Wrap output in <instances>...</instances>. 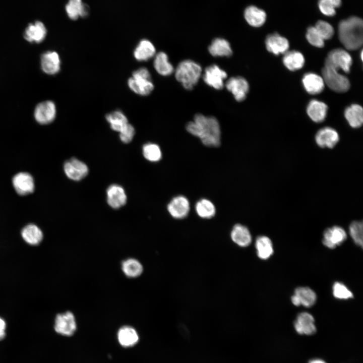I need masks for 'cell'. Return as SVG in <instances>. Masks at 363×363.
<instances>
[{"label":"cell","instance_id":"obj_37","mask_svg":"<svg viewBox=\"0 0 363 363\" xmlns=\"http://www.w3.org/2000/svg\"><path fill=\"white\" fill-rule=\"evenodd\" d=\"M122 270L127 276L136 277L142 273L143 267L138 260L129 259L123 262Z\"/></svg>","mask_w":363,"mask_h":363},{"label":"cell","instance_id":"obj_2","mask_svg":"<svg viewBox=\"0 0 363 363\" xmlns=\"http://www.w3.org/2000/svg\"><path fill=\"white\" fill-rule=\"evenodd\" d=\"M362 20L356 16L341 20L338 24L339 39L347 49L354 50L362 44Z\"/></svg>","mask_w":363,"mask_h":363},{"label":"cell","instance_id":"obj_6","mask_svg":"<svg viewBox=\"0 0 363 363\" xmlns=\"http://www.w3.org/2000/svg\"><path fill=\"white\" fill-rule=\"evenodd\" d=\"M12 182L15 191L20 196L28 195L35 190L34 179L29 172L22 171L17 173L13 176Z\"/></svg>","mask_w":363,"mask_h":363},{"label":"cell","instance_id":"obj_32","mask_svg":"<svg viewBox=\"0 0 363 363\" xmlns=\"http://www.w3.org/2000/svg\"><path fill=\"white\" fill-rule=\"evenodd\" d=\"M119 343L124 347H131L136 344L139 340L136 331L132 327L124 326L118 332Z\"/></svg>","mask_w":363,"mask_h":363},{"label":"cell","instance_id":"obj_1","mask_svg":"<svg viewBox=\"0 0 363 363\" xmlns=\"http://www.w3.org/2000/svg\"><path fill=\"white\" fill-rule=\"evenodd\" d=\"M186 128L189 133L199 138L206 146L216 147L220 144V125L213 116L197 114L193 120L187 124Z\"/></svg>","mask_w":363,"mask_h":363},{"label":"cell","instance_id":"obj_8","mask_svg":"<svg viewBox=\"0 0 363 363\" xmlns=\"http://www.w3.org/2000/svg\"><path fill=\"white\" fill-rule=\"evenodd\" d=\"M76 322L74 315L70 312L57 315L55 319L54 329L63 335L71 336L76 331Z\"/></svg>","mask_w":363,"mask_h":363},{"label":"cell","instance_id":"obj_19","mask_svg":"<svg viewBox=\"0 0 363 363\" xmlns=\"http://www.w3.org/2000/svg\"><path fill=\"white\" fill-rule=\"evenodd\" d=\"M41 66L43 71L48 75H54L60 69V59L55 51H48L41 57Z\"/></svg>","mask_w":363,"mask_h":363},{"label":"cell","instance_id":"obj_39","mask_svg":"<svg viewBox=\"0 0 363 363\" xmlns=\"http://www.w3.org/2000/svg\"><path fill=\"white\" fill-rule=\"evenodd\" d=\"M341 5V0H319L318 7L321 12L326 16L335 15V9Z\"/></svg>","mask_w":363,"mask_h":363},{"label":"cell","instance_id":"obj_34","mask_svg":"<svg viewBox=\"0 0 363 363\" xmlns=\"http://www.w3.org/2000/svg\"><path fill=\"white\" fill-rule=\"evenodd\" d=\"M255 247L257 255L261 259H268L273 253L272 241L266 236H258L256 240Z\"/></svg>","mask_w":363,"mask_h":363},{"label":"cell","instance_id":"obj_45","mask_svg":"<svg viewBox=\"0 0 363 363\" xmlns=\"http://www.w3.org/2000/svg\"><path fill=\"white\" fill-rule=\"evenodd\" d=\"M6 324L4 320L0 317V340L3 339L5 335Z\"/></svg>","mask_w":363,"mask_h":363},{"label":"cell","instance_id":"obj_44","mask_svg":"<svg viewBox=\"0 0 363 363\" xmlns=\"http://www.w3.org/2000/svg\"><path fill=\"white\" fill-rule=\"evenodd\" d=\"M119 138L124 143H129L133 140L135 131L134 127L128 123L119 132Z\"/></svg>","mask_w":363,"mask_h":363},{"label":"cell","instance_id":"obj_22","mask_svg":"<svg viewBox=\"0 0 363 363\" xmlns=\"http://www.w3.org/2000/svg\"><path fill=\"white\" fill-rule=\"evenodd\" d=\"M302 81L305 89L309 94H317L324 89L325 83L322 77L315 73L306 74Z\"/></svg>","mask_w":363,"mask_h":363},{"label":"cell","instance_id":"obj_20","mask_svg":"<svg viewBox=\"0 0 363 363\" xmlns=\"http://www.w3.org/2000/svg\"><path fill=\"white\" fill-rule=\"evenodd\" d=\"M107 202L114 209L124 206L127 202V196L122 187L117 185L110 186L106 191Z\"/></svg>","mask_w":363,"mask_h":363},{"label":"cell","instance_id":"obj_5","mask_svg":"<svg viewBox=\"0 0 363 363\" xmlns=\"http://www.w3.org/2000/svg\"><path fill=\"white\" fill-rule=\"evenodd\" d=\"M352 58L345 50L337 48L330 51L326 57L325 65L329 66L337 71L342 70L349 73L352 65Z\"/></svg>","mask_w":363,"mask_h":363},{"label":"cell","instance_id":"obj_15","mask_svg":"<svg viewBox=\"0 0 363 363\" xmlns=\"http://www.w3.org/2000/svg\"><path fill=\"white\" fill-rule=\"evenodd\" d=\"M317 296L315 292L308 287H298L294 291L291 300L295 306L302 305L305 307H311L316 302Z\"/></svg>","mask_w":363,"mask_h":363},{"label":"cell","instance_id":"obj_38","mask_svg":"<svg viewBox=\"0 0 363 363\" xmlns=\"http://www.w3.org/2000/svg\"><path fill=\"white\" fill-rule=\"evenodd\" d=\"M142 149L144 157L148 161L157 162L161 159L162 153L158 145L151 143H147L143 146Z\"/></svg>","mask_w":363,"mask_h":363},{"label":"cell","instance_id":"obj_30","mask_svg":"<svg viewBox=\"0 0 363 363\" xmlns=\"http://www.w3.org/2000/svg\"><path fill=\"white\" fill-rule=\"evenodd\" d=\"M153 66L156 72L163 76H169L174 71L172 65L168 60L167 55L162 51L155 55Z\"/></svg>","mask_w":363,"mask_h":363},{"label":"cell","instance_id":"obj_43","mask_svg":"<svg viewBox=\"0 0 363 363\" xmlns=\"http://www.w3.org/2000/svg\"><path fill=\"white\" fill-rule=\"evenodd\" d=\"M314 27L324 40L329 39L333 36V27L325 21H318Z\"/></svg>","mask_w":363,"mask_h":363},{"label":"cell","instance_id":"obj_13","mask_svg":"<svg viewBox=\"0 0 363 363\" xmlns=\"http://www.w3.org/2000/svg\"><path fill=\"white\" fill-rule=\"evenodd\" d=\"M295 331L300 335H311L317 330L313 316L307 312L299 314L294 323Z\"/></svg>","mask_w":363,"mask_h":363},{"label":"cell","instance_id":"obj_29","mask_svg":"<svg viewBox=\"0 0 363 363\" xmlns=\"http://www.w3.org/2000/svg\"><path fill=\"white\" fill-rule=\"evenodd\" d=\"M209 53L213 56H230L232 50L230 43L226 40L217 38L214 39L208 47Z\"/></svg>","mask_w":363,"mask_h":363},{"label":"cell","instance_id":"obj_12","mask_svg":"<svg viewBox=\"0 0 363 363\" xmlns=\"http://www.w3.org/2000/svg\"><path fill=\"white\" fill-rule=\"evenodd\" d=\"M347 238L344 229L339 226L327 228L323 233V245L329 249H334L343 243Z\"/></svg>","mask_w":363,"mask_h":363},{"label":"cell","instance_id":"obj_7","mask_svg":"<svg viewBox=\"0 0 363 363\" xmlns=\"http://www.w3.org/2000/svg\"><path fill=\"white\" fill-rule=\"evenodd\" d=\"M227 73L217 65H212L205 68L203 79L209 86L220 90L223 88L224 81L227 78Z\"/></svg>","mask_w":363,"mask_h":363},{"label":"cell","instance_id":"obj_42","mask_svg":"<svg viewBox=\"0 0 363 363\" xmlns=\"http://www.w3.org/2000/svg\"><path fill=\"white\" fill-rule=\"evenodd\" d=\"M333 294L337 298L347 299L353 297L351 291L343 283L336 282L333 285Z\"/></svg>","mask_w":363,"mask_h":363},{"label":"cell","instance_id":"obj_21","mask_svg":"<svg viewBox=\"0 0 363 363\" xmlns=\"http://www.w3.org/2000/svg\"><path fill=\"white\" fill-rule=\"evenodd\" d=\"M46 32L44 25L40 21H36L29 24L25 31L24 37L30 42L40 43L44 39Z\"/></svg>","mask_w":363,"mask_h":363},{"label":"cell","instance_id":"obj_18","mask_svg":"<svg viewBox=\"0 0 363 363\" xmlns=\"http://www.w3.org/2000/svg\"><path fill=\"white\" fill-rule=\"evenodd\" d=\"M268 51L275 55L285 53L289 48V42L286 38L277 33L268 35L265 40Z\"/></svg>","mask_w":363,"mask_h":363},{"label":"cell","instance_id":"obj_40","mask_svg":"<svg viewBox=\"0 0 363 363\" xmlns=\"http://www.w3.org/2000/svg\"><path fill=\"white\" fill-rule=\"evenodd\" d=\"M362 222L354 221L351 223L349 227V234L354 242L358 246L362 247Z\"/></svg>","mask_w":363,"mask_h":363},{"label":"cell","instance_id":"obj_24","mask_svg":"<svg viewBox=\"0 0 363 363\" xmlns=\"http://www.w3.org/2000/svg\"><path fill=\"white\" fill-rule=\"evenodd\" d=\"M232 240L241 247L249 246L252 242V236L249 229L240 224H235L230 233Z\"/></svg>","mask_w":363,"mask_h":363},{"label":"cell","instance_id":"obj_14","mask_svg":"<svg viewBox=\"0 0 363 363\" xmlns=\"http://www.w3.org/2000/svg\"><path fill=\"white\" fill-rule=\"evenodd\" d=\"M129 88L134 93L142 96H146L154 89L151 78L132 76L128 81Z\"/></svg>","mask_w":363,"mask_h":363},{"label":"cell","instance_id":"obj_46","mask_svg":"<svg viewBox=\"0 0 363 363\" xmlns=\"http://www.w3.org/2000/svg\"><path fill=\"white\" fill-rule=\"evenodd\" d=\"M308 363H326L324 360L320 358H315L311 359Z\"/></svg>","mask_w":363,"mask_h":363},{"label":"cell","instance_id":"obj_23","mask_svg":"<svg viewBox=\"0 0 363 363\" xmlns=\"http://www.w3.org/2000/svg\"><path fill=\"white\" fill-rule=\"evenodd\" d=\"M135 58L140 62L147 61L156 54V49L153 44L149 40H141L134 50Z\"/></svg>","mask_w":363,"mask_h":363},{"label":"cell","instance_id":"obj_41","mask_svg":"<svg viewBox=\"0 0 363 363\" xmlns=\"http://www.w3.org/2000/svg\"><path fill=\"white\" fill-rule=\"evenodd\" d=\"M306 38L309 42L314 46L321 48L324 45V40L315 27L310 26L307 29Z\"/></svg>","mask_w":363,"mask_h":363},{"label":"cell","instance_id":"obj_11","mask_svg":"<svg viewBox=\"0 0 363 363\" xmlns=\"http://www.w3.org/2000/svg\"><path fill=\"white\" fill-rule=\"evenodd\" d=\"M55 105L51 101L39 103L34 110V117L41 125H47L52 122L56 116Z\"/></svg>","mask_w":363,"mask_h":363},{"label":"cell","instance_id":"obj_16","mask_svg":"<svg viewBox=\"0 0 363 363\" xmlns=\"http://www.w3.org/2000/svg\"><path fill=\"white\" fill-rule=\"evenodd\" d=\"M167 210L170 215L176 219L186 217L190 211V203L184 196L173 198L167 205Z\"/></svg>","mask_w":363,"mask_h":363},{"label":"cell","instance_id":"obj_25","mask_svg":"<svg viewBox=\"0 0 363 363\" xmlns=\"http://www.w3.org/2000/svg\"><path fill=\"white\" fill-rule=\"evenodd\" d=\"M21 234L24 241L32 246L38 245L43 237L41 229L33 223H29L25 225L22 229Z\"/></svg>","mask_w":363,"mask_h":363},{"label":"cell","instance_id":"obj_4","mask_svg":"<svg viewBox=\"0 0 363 363\" xmlns=\"http://www.w3.org/2000/svg\"><path fill=\"white\" fill-rule=\"evenodd\" d=\"M322 74L324 83L330 89L338 93L345 92L350 88V83L345 76L340 74L338 71L324 65Z\"/></svg>","mask_w":363,"mask_h":363},{"label":"cell","instance_id":"obj_27","mask_svg":"<svg viewBox=\"0 0 363 363\" xmlns=\"http://www.w3.org/2000/svg\"><path fill=\"white\" fill-rule=\"evenodd\" d=\"M327 105L324 102L317 100H311L307 108L309 117L315 122L320 123L324 120L327 112Z\"/></svg>","mask_w":363,"mask_h":363},{"label":"cell","instance_id":"obj_10","mask_svg":"<svg viewBox=\"0 0 363 363\" xmlns=\"http://www.w3.org/2000/svg\"><path fill=\"white\" fill-rule=\"evenodd\" d=\"M225 87L237 101L245 100L249 90L248 81L244 78L240 76L230 78L226 81Z\"/></svg>","mask_w":363,"mask_h":363},{"label":"cell","instance_id":"obj_35","mask_svg":"<svg viewBox=\"0 0 363 363\" xmlns=\"http://www.w3.org/2000/svg\"><path fill=\"white\" fill-rule=\"evenodd\" d=\"M105 118L110 128L118 132L129 123L127 116L120 110H115L107 114Z\"/></svg>","mask_w":363,"mask_h":363},{"label":"cell","instance_id":"obj_31","mask_svg":"<svg viewBox=\"0 0 363 363\" xmlns=\"http://www.w3.org/2000/svg\"><path fill=\"white\" fill-rule=\"evenodd\" d=\"M344 115L349 125L354 128L360 127L363 123L362 107L358 104H352L347 107Z\"/></svg>","mask_w":363,"mask_h":363},{"label":"cell","instance_id":"obj_17","mask_svg":"<svg viewBox=\"0 0 363 363\" xmlns=\"http://www.w3.org/2000/svg\"><path fill=\"white\" fill-rule=\"evenodd\" d=\"M339 140L338 133L330 127H325L320 129L315 136L316 143L322 148H332L338 142Z\"/></svg>","mask_w":363,"mask_h":363},{"label":"cell","instance_id":"obj_28","mask_svg":"<svg viewBox=\"0 0 363 363\" xmlns=\"http://www.w3.org/2000/svg\"><path fill=\"white\" fill-rule=\"evenodd\" d=\"M66 11L68 17L73 20L79 17H85L88 15V7L82 0H69L66 6Z\"/></svg>","mask_w":363,"mask_h":363},{"label":"cell","instance_id":"obj_3","mask_svg":"<svg viewBox=\"0 0 363 363\" xmlns=\"http://www.w3.org/2000/svg\"><path fill=\"white\" fill-rule=\"evenodd\" d=\"M202 72L199 64L186 59L177 65L175 70V77L186 89L192 90L199 81Z\"/></svg>","mask_w":363,"mask_h":363},{"label":"cell","instance_id":"obj_26","mask_svg":"<svg viewBox=\"0 0 363 363\" xmlns=\"http://www.w3.org/2000/svg\"><path fill=\"white\" fill-rule=\"evenodd\" d=\"M244 17L250 25L259 27L265 23L266 14L263 10L254 6H250L245 9Z\"/></svg>","mask_w":363,"mask_h":363},{"label":"cell","instance_id":"obj_36","mask_svg":"<svg viewBox=\"0 0 363 363\" xmlns=\"http://www.w3.org/2000/svg\"><path fill=\"white\" fill-rule=\"evenodd\" d=\"M197 214L203 218H210L215 214V207L209 200L202 199L197 202L195 206Z\"/></svg>","mask_w":363,"mask_h":363},{"label":"cell","instance_id":"obj_9","mask_svg":"<svg viewBox=\"0 0 363 363\" xmlns=\"http://www.w3.org/2000/svg\"><path fill=\"white\" fill-rule=\"evenodd\" d=\"M64 170L69 178L75 181L81 180L88 173L87 165L75 158H71L65 162Z\"/></svg>","mask_w":363,"mask_h":363},{"label":"cell","instance_id":"obj_33","mask_svg":"<svg viewBox=\"0 0 363 363\" xmlns=\"http://www.w3.org/2000/svg\"><path fill=\"white\" fill-rule=\"evenodd\" d=\"M284 66L289 70L294 71L301 69L305 63L303 55L298 51H286L283 57Z\"/></svg>","mask_w":363,"mask_h":363}]
</instances>
